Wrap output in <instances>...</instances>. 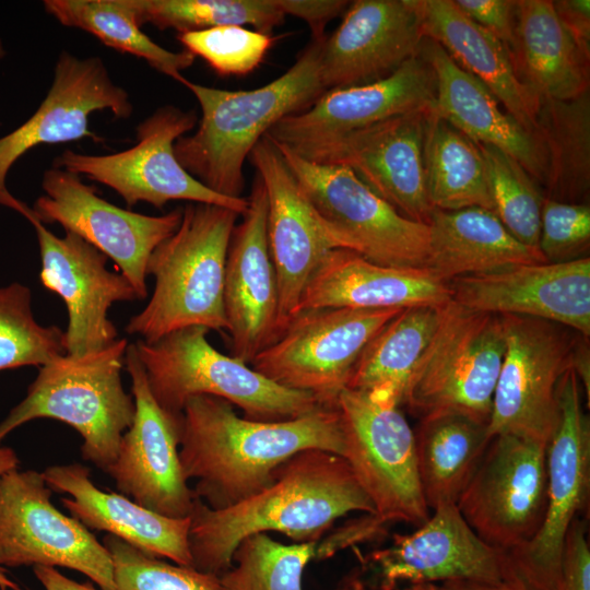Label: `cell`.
Here are the masks:
<instances>
[{"instance_id":"cell-51","label":"cell","mask_w":590,"mask_h":590,"mask_svg":"<svg viewBox=\"0 0 590 590\" xmlns=\"http://www.w3.org/2000/svg\"><path fill=\"white\" fill-rule=\"evenodd\" d=\"M571 369L576 374L579 382L582 384L583 390L587 394V404L590 403V352L588 338L578 333L576 339Z\"/></svg>"},{"instance_id":"cell-20","label":"cell","mask_w":590,"mask_h":590,"mask_svg":"<svg viewBox=\"0 0 590 590\" xmlns=\"http://www.w3.org/2000/svg\"><path fill=\"white\" fill-rule=\"evenodd\" d=\"M125 364L135 412L107 474L118 493L137 504L168 518H188L197 496L179 459L180 416L155 401L134 344H128Z\"/></svg>"},{"instance_id":"cell-50","label":"cell","mask_w":590,"mask_h":590,"mask_svg":"<svg viewBox=\"0 0 590 590\" xmlns=\"http://www.w3.org/2000/svg\"><path fill=\"white\" fill-rule=\"evenodd\" d=\"M33 571L45 590H96L88 583H80L66 577L56 567L34 566Z\"/></svg>"},{"instance_id":"cell-3","label":"cell","mask_w":590,"mask_h":590,"mask_svg":"<svg viewBox=\"0 0 590 590\" xmlns=\"http://www.w3.org/2000/svg\"><path fill=\"white\" fill-rule=\"evenodd\" d=\"M326 36L311 42L278 79L249 91L204 86L181 78L197 98V130L182 135L174 151L179 164L210 190L243 198L244 164L255 145L284 117L308 108L326 88L320 57Z\"/></svg>"},{"instance_id":"cell-2","label":"cell","mask_w":590,"mask_h":590,"mask_svg":"<svg viewBox=\"0 0 590 590\" xmlns=\"http://www.w3.org/2000/svg\"><path fill=\"white\" fill-rule=\"evenodd\" d=\"M353 511L376 515L347 461L324 450L299 451L276 469L270 486L235 505L212 509L196 497L189 529L192 567L220 577L248 535L275 531L295 543L319 541Z\"/></svg>"},{"instance_id":"cell-47","label":"cell","mask_w":590,"mask_h":590,"mask_svg":"<svg viewBox=\"0 0 590 590\" xmlns=\"http://www.w3.org/2000/svg\"><path fill=\"white\" fill-rule=\"evenodd\" d=\"M285 15L305 21L312 39L324 37V27L334 17L345 12L350 2L344 0H280Z\"/></svg>"},{"instance_id":"cell-10","label":"cell","mask_w":590,"mask_h":590,"mask_svg":"<svg viewBox=\"0 0 590 590\" xmlns=\"http://www.w3.org/2000/svg\"><path fill=\"white\" fill-rule=\"evenodd\" d=\"M399 404L374 393L344 389L339 396L344 448L376 516L389 523L421 526L429 517L417 470L414 432Z\"/></svg>"},{"instance_id":"cell-12","label":"cell","mask_w":590,"mask_h":590,"mask_svg":"<svg viewBox=\"0 0 590 590\" xmlns=\"http://www.w3.org/2000/svg\"><path fill=\"white\" fill-rule=\"evenodd\" d=\"M198 122L194 110L173 105L157 108L135 128L137 143L125 151L93 155L64 150L52 167L101 182L115 190L132 208L146 202L163 209L167 202L211 203L243 215L247 198L221 196L192 177L178 162L174 145Z\"/></svg>"},{"instance_id":"cell-36","label":"cell","mask_w":590,"mask_h":590,"mask_svg":"<svg viewBox=\"0 0 590 590\" xmlns=\"http://www.w3.org/2000/svg\"><path fill=\"white\" fill-rule=\"evenodd\" d=\"M538 125L547 155L545 198L586 203L590 191L589 90L570 99H542Z\"/></svg>"},{"instance_id":"cell-14","label":"cell","mask_w":590,"mask_h":590,"mask_svg":"<svg viewBox=\"0 0 590 590\" xmlns=\"http://www.w3.org/2000/svg\"><path fill=\"white\" fill-rule=\"evenodd\" d=\"M547 444L495 435L457 507L488 545L511 553L539 532L547 504Z\"/></svg>"},{"instance_id":"cell-28","label":"cell","mask_w":590,"mask_h":590,"mask_svg":"<svg viewBox=\"0 0 590 590\" xmlns=\"http://www.w3.org/2000/svg\"><path fill=\"white\" fill-rule=\"evenodd\" d=\"M450 299L449 283L428 268L385 267L338 248L329 251L311 274L296 311L321 307H438Z\"/></svg>"},{"instance_id":"cell-23","label":"cell","mask_w":590,"mask_h":590,"mask_svg":"<svg viewBox=\"0 0 590 590\" xmlns=\"http://www.w3.org/2000/svg\"><path fill=\"white\" fill-rule=\"evenodd\" d=\"M227 250L224 311L231 356L250 364L281 332L280 295L267 237L268 200L256 174Z\"/></svg>"},{"instance_id":"cell-29","label":"cell","mask_w":590,"mask_h":590,"mask_svg":"<svg viewBox=\"0 0 590 590\" xmlns=\"http://www.w3.org/2000/svg\"><path fill=\"white\" fill-rule=\"evenodd\" d=\"M43 474L51 491L70 496L61 499L62 505L87 529L105 531L150 555L192 567L190 517L168 518L120 493L104 492L81 463L51 465Z\"/></svg>"},{"instance_id":"cell-41","label":"cell","mask_w":590,"mask_h":590,"mask_svg":"<svg viewBox=\"0 0 590 590\" xmlns=\"http://www.w3.org/2000/svg\"><path fill=\"white\" fill-rule=\"evenodd\" d=\"M477 146L486 165L494 213L518 240L539 249L544 197L536 181L502 150L488 144Z\"/></svg>"},{"instance_id":"cell-13","label":"cell","mask_w":590,"mask_h":590,"mask_svg":"<svg viewBox=\"0 0 590 590\" xmlns=\"http://www.w3.org/2000/svg\"><path fill=\"white\" fill-rule=\"evenodd\" d=\"M499 316L505 353L488 435L512 434L547 444L558 421V386L571 369L578 333L553 321Z\"/></svg>"},{"instance_id":"cell-54","label":"cell","mask_w":590,"mask_h":590,"mask_svg":"<svg viewBox=\"0 0 590 590\" xmlns=\"http://www.w3.org/2000/svg\"><path fill=\"white\" fill-rule=\"evenodd\" d=\"M403 590H437V586L435 583H421L405 587Z\"/></svg>"},{"instance_id":"cell-27","label":"cell","mask_w":590,"mask_h":590,"mask_svg":"<svg viewBox=\"0 0 590 590\" xmlns=\"http://www.w3.org/2000/svg\"><path fill=\"white\" fill-rule=\"evenodd\" d=\"M418 55L436 81L434 114L477 144L495 146L516 160L538 182L545 184L547 155L540 133L523 128L502 109L493 93L459 67L436 42L424 37Z\"/></svg>"},{"instance_id":"cell-7","label":"cell","mask_w":590,"mask_h":590,"mask_svg":"<svg viewBox=\"0 0 590 590\" xmlns=\"http://www.w3.org/2000/svg\"><path fill=\"white\" fill-rule=\"evenodd\" d=\"M504 353L500 316L450 299L439 307L403 403L420 420L460 414L488 425Z\"/></svg>"},{"instance_id":"cell-43","label":"cell","mask_w":590,"mask_h":590,"mask_svg":"<svg viewBox=\"0 0 590 590\" xmlns=\"http://www.w3.org/2000/svg\"><path fill=\"white\" fill-rule=\"evenodd\" d=\"M185 50L203 59L221 76L246 75L256 70L275 38L240 25H223L179 33Z\"/></svg>"},{"instance_id":"cell-38","label":"cell","mask_w":590,"mask_h":590,"mask_svg":"<svg viewBox=\"0 0 590 590\" xmlns=\"http://www.w3.org/2000/svg\"><path fill=\"white\" fill-rule=\"evenodd\" d=\"M347 547L338 530L322 542L282 544L267 533L246 536L236 547L232 567L220 576L223 590H303L306 566Z\"/></svg>"},{"instance_id":"cell-6","label":"cell","mask_w":590,"mask_h":590,"mask_svg":"<svg viewBox=\"0 0 590 590\" xmlns=\"http://www.w3.org/2000/svg\"><path fill=\"white\" fill-rule=\"evenodd\" d=\"M127 346L118 339L101 351L64 354L40 367L26 397L0 423V441L30 421L58 420L82 437L83 459L107 473L135 412L121 380Z\"/></svg>"},{"instance_id":"cell-24","label":"cell","mask_w":590,"mask_h":590,"mask_svg":"<svg viewBox=\"0 0 590 590\" xmlns=\"http://www.w3.org/2000/svg\"><path fill=\"white\" fill-rule=\"evenodd\" d=\"M451 299L482 312L553 321L589 338L590 259L540 262L448 282Z\"/></svg>"},{"instance_id":"cell-31","label":"cell","mask_w":590,"mask_h":590,"mask_svg":"<svg viewBox=\"0 0 590 590\" xmlns=\"http://www.w3.org/2000/svg\"><path fill=\"white\" fill-rule=\"evenodd\" d=\"M509 54L521 82L541 101L570 99L589 90L590 54L564 27L553 1L517 0Z\"/></svg>"},{"instance_id":"cell-35","label":"cell","mask_w":590,"mask_h":590,"mask_svg":"<svg viewBox=\"0 0 590 590\" xmlns=\"http://www.w3.org/2000/svg\"><path fill=\"white\" fill-rule=\"evenodd\" d=\"M424 164L434 209L482 208L494 213L486 165L477 144L434 110L426 123Z\"/></svg>"},{"instance_id":"cell-5","label":"cell","mask_w":590,"mask_h":590,"mask_svg":"<svg viewBox=\"0 0 590 590\" xmlns=\"http://www.w3.org/2000/svg\"><path fill=\"white\" fill-rule=\"evenodd\" d=\"M209 331L190 326L134 344L150 391L165 411L180 416L187 400L202 394L222 398L245 417L266 422L297 418L324 406L314 396L281 387L219 352L206 338Z\"/></svg>"},{"instance_id":"cell-25","label":"cell","mask_w":590,"mask_h":590,"mask_svg":"<svg viewBox=\"0 0 590 590\" xmlns=\"http://www.w3.org/2000/svg\"><path fill=\"white\" fill-rule=\"evenodd\" d=\"M435 96L434 72L417 55L379 81L327 90L305 110L276 122L264 137L295 150L396 116L434 110Z\"/></svg>"},{"instance_id":"cell-40","label":"cell","mask_w":590,"mask_h":590,"mask_svg":"<svg viewBox=\"0 0 590 590\" xmlns=\"http://www.w3.org/2000/svg\"><path fill=\"white\" fill-rule=\"evenodd\" d=\"M64 354V331L35 320L31 290L20 283L0 287V371L40 368Z\"/></svg>"},{"instance_id":"cell-8","label":"cell","mask_w":590,"mask_h":590,"mask_svg":"<svg viewBox=\"0 0 590 590\" xmlns=\"http://www.w3.org/2000/svg\"><path fill=\"white\" fill-rule=\"evenodd\" d=\"M402 309L298 310L252 359L251 368L281 387L309 393L322 405L337 408L365 346Z\"/></svg>"},{"instance_id":"cell-34","label":"cell","mask_w":590,"mask_h":590,"mask_svg":"<svg viewBox=\"0 0 590 590\" xmlns=\"http://www.w3.org/2000/svg\"><path fill=\"white\" fill-rule=\"evenodd\" d=\"M439 307L403 308L388 321L365 346L347 388L403 404L410 380L436 329Z\"/></svg>"},{"instance_id":"cell-1","label":"cell","mask_w":590,"mask_h":590,"mask_svg":"<svg viewBox=\"0 0 590 590\" xmlns=\"http://www.w3.org/2000/svg\"><path fill=\"white\" fill-rule=\"evenodd\" d=\"M343 426L338 408L266 422L240 417L213 396L187 400L180 415L179 459L193 492L212 509L235 505L270 486L276 469L308 449L342 457Z\"/></svg>"},{"instance_id":"cell-4","label":"cell","mask_w":590,"mask_h":590,"mask_svg":"<svg viewBox=\"0 0 590 590\" xmlns=\"http://www.w3.org/2000/svg\"><path fill=\"white\" fill-rule=\"evenodd\" d=\"M238 216L211 203L188 202L182 208L178 228L149 259L154 291L148 305L129 320L128 333L152 342L190 326L227 331L224 275Z\"/></svg>"},{"instance_id":"cell-32","label":"cell","mask_w":590,"mask_h":590,"mask_svg":"<svg viewBox=\"0 0 590 590\" xmlns=\"http://www.w3.org/2000/svg\"><path fill=\"white\" fill-rule=\"evenodd\" d=\"M427 225L426 268L446 282L519 264L547 262L539 249L518 240L486 209H434Z\"/></svg>"},{"instance_id":"cell-16","label":"cell","mask_w":590,"mask_h":590,"mask_svg":"<svg viewBox=\"0 0 590 590\" xmlns=\"http://www.w3.org/2000/svg\"><path fill=\"white\" fill-rule=\"evenodd\" d=\"M42 187L44 194L31 208L33 215L44 225L60 224L103 252L138 299L145 298L149 259L178 228L182 208L157 216L132 212L101 198L81 176L55 167L45 170Z\"/></svg>"},{"instance_id":"cell-18","label":"cell","mask_w":590,"mask_h":590,"mask_svg":"<svg viewBox=\"0 0 590 590\" xmlns=\"http://www.w3.org/2000/svg\"><path fill=\"white\" fill-rule=\"evenodd\" d=\"M432 111L396 116L290 150L309 162L350 168L401 215L427 224L434 208L427 193L424 143Z\"/></svg>"},{"instance_id":"cell-26","label":"cell","mask_w":590,"mask_h":590,"mask_svg":"<svg viewBox=\"0 0 590 590\" xmlns=\"http://www.w3.org/2000/svg\"><path fill=\"white\" fill-rule=\"evenodd\" d=\"M423 38L416 0L353 1L323 40L322 84L327 91L385 79L418 55Z\"/></svg>"},{"instance_id":"cell-9","label":"cell","mask_w":590,"mask_h":590,"mask_svg":"<svg viewBox=\"0 0 590 590\" xmlns=\"http://www.w3.org/2000/svg\"><path fill=\"white\" fill-rule=\"evenodd\" d=\"M275 145L344 249L385 267L426 268L427 224L401 215L350 168L309 162L286 146Z\"/></svg>"},{"instance_id":"cell-44","label":"cell","mask_w":590,"mask_h":590,"mask_svg":"<svg viewBox=\"0 0 590 590\" xmlns=\"http://www.w3.org/2000/svg\"><path fill=\"white\" fill-rule=\"evenodd\" d=\"M590 244V206L588 203L562 202L544 197L539 250L547 262L582 258Z\"/></svg>"},{"instance_id":"cell-30","label":"cell","mask_w":590,"mask_h":590,"mask_svg":"<svg viewBox=\"0 0 590 590\" xmlns=\"http://www.w3.org/2000/svg\"><path fill=\"white\" fill-rule=\"evenodd\" d=\"M423 35L480 80L523 128L539 132L541 99L519 79L506 45L467 17L452 0H416Z\"/></svg>"},{"instance_id":"cell-37","label":"cell","mask_w":590,"mask_h":590,"mask_svg":"<svg viewBox=\"0 0 590 590\" xmlns=\"http://www.w3.org/2000/svg\"><path fill=\"white\" fill-rule=\"evenodd\" d=\"M44 8L61 25L85 31L104 45L141 58L178 82L181 71L194 62L189 51L167 50L141 31L127 0H45Z\"/></svg>"},{"instance_id":"cell-15","label":"cell","mask_w":590,"mask_h":590,"mask_svg":"<svg viewBox=\"0 0 590 590\" xmlns=\"http://www.w3.org/2000/svg\"><path fill=\"white\" fill-rule=\"evenodd\" d=\"M43 472L12 470L0 477V566L66 567L102 590H115L109 551L51 503Z\"/></svg>"},{"instance_id":"cell-52","label":"cell","mask_w":590,"mask_h":590,"mask_svg":"<svg viewBox=\"0 0 590 590\" xmlns=\"http://www.w3.org/2000/svg\"><path fill=\"white\" fill-rule=\"evenodd\" d=\"M20 460L12 448L0 446V477L5 473L17 469Z\"/></svg>"},{"instance_id":"cell-19","label":"cell","mask_w":590,"mask_h":590,"mask_svg":"<svg viewBox=\"0 0 590 590\" xmlns=\"http://www.w3.org/2000/svg\"><path fill=\"white\" fill-rule=\"evenodd\" d=\"M4 206L21 213L34 226L39 246L43 285L58 294L68 311L66 354L82 356L118 340L108 310L116 302L138 299L130 282L106 268L107 257L80 236L52 234L31 208L11 196Z\"/></svg>"},{"instance_id":"cell-22","label":"cell","mask_w":590,"mask_h":590,"mask_svg":"<svg viewBox=\"0 0 590 590\" xmlns=\"http://www.w3.org/2000/svg\"><path fill=\"white\" fill-rule=\"evenodd\" d=\"M103 110L117 119H128L133 110L128 92L113 81L102 58H79L61 51L39 107L24 123L0 138V201L10 194L8 173L33 148L84 138L101 142L102 138L90 130L88 118Z\"/></svg>"},{"instance_id":"cell-46","label":"cell","mask_w":590,"mask_h":590,"mask_svg":"<svg viewBox=\"0 0 590 590\" xmlns=\"http://www.w3.org/2000/svg\"><path fill=\"white\" fill-rule=\"evenodd\" d=\"M470 20L503 42L508 50L515 39L517 0H452Z\"/></svg>"},{"instance_id":"cell-48","label":"cell","mask_w":590,"mask_h":590,"mask_svg":"<svg viewBox=\"0 0 590 590\" xmlns=\"http://www.w3.org/2000/svg\"><path fill=\"white\" fill-rule=\"evenodd\" d=\"M555 12L579 47L590 54V1H553Z\"/></svg>"},{"instance_id":"cell-42","label":"cell","mask_w":590,"mask_h":590,"mask_svg":"<svg viewBox=\"0 0 590 590\" xmlns=\"http://www.w3.org/2000/svg\"><path fill=\"white\" fill-rule=\"evenodd\" d=\"M103 544L113 558L115 590H223L219 576L167 563L111 534Z\"/></svg>"},{"instance_id":"cell-33","label":"cell","mask_w":590,"mask_h":590,"mask_svg":"<svg viewBox=\"0 0 590 590\" xmlns=\"http://www.w3.org/2000/svg\"><path fill=\"white\" fill-rule=\"evenodd\" d=\"M487 424L460 414L421 420L415 436L417 470L429 509L457 504L488 446Z\"/></svg>"},{"instance_id":"cell-39","label":"cell","mask_w":590,"mask_h":590,"mask_svg":"<svg viewBox=\"0 0 590 590\" xmlns=\"http://www.w3.org/2000/svg\"><path fill=\"white\" fill-rule=\"evenodd\" d=\"M133 17L142 27L179 33L223 25H249L271 35L284 22L280 0H127Z\"/></svg>"},{"instance_id":"cell-17","label":"cell","mask_w":590,"mask_h":590,"mask_svg":"<svg viewBox=\"0 0 590 590\" xmlns=\"http://www.w3.org/2000/svg\"><path fill=\"white\" fill-rule=\"evenodd\" d=\"M557 399L558 421L546 446L544 519L528 544L508 554L518 576L534 590H555L565 536L587 507L590 491V421L573 369L563 376Z\"/></svg>"},{"instance_id":"cell-49","label":"cell","mask_w":590,"mask_h":590,"mask_svg":"<svg viewBox=\"0 0 590 590\" xmlns=\"http://www.w3.org/2000/svg\"><path fill=\"white\" fill-rule=\"evenodd\" d=\"M437 586V585H436ZM437 590H534L518 574L495 581L449 580L437 586Z\"/></svg>"},{"instance_id":"cell-45","label":"cell","mask_w":590,"mask_h":590,"mask_svg":"<svg viewBox=\"0 0 590 590\" xmlns=\"http://www.w3.org/2000/svg\"><path fill=\"white\" fill-rule=\"evenodd\" d=\"M555 590H590V548L587 523L576 518L565 536Z\"/></svg>"},{"instance_id":"cell-55","label":"cell","mask_w":590,"mask_h":590,"mask_svg":"<svg viewBox=\"0 0 590 590\" xmlns=\"http://www.w3.org/2000/svg\"><path fill=\"white\" fill-rule=\"evenodd\" d=\"M7 55V50L4 48L3 42L0 39V60L3 59Z\"/></svg>"},{"instance_id":"cell-11","label":"cell","mask_w":590,"mask_h":590,"mask_svg":"<svg viewBox=\"0 0 590 590\" xmlns=\"http://www.w3.org/2000/svg\"><path fill=\"white\" fill-rule=\"evenodd\" d=\"M517 574L508 553L497 550L470 528L456 504H442L410 534L367 554L340 590H397L449 580L495 581Z\"/></svg>"},{"instance_id":"cell-53","label":"cell","mask_w":590,"mask_h":590,"mask_svg":"<svg viewBox=\"0 0 590 590\" xmlns=\"http://www.w3.org/2000/svg\"><path fill=\"white\" fill-rule=\"evenodd\" d=\"M0 589L1 590H21L19 585L9 578L8 571L0 566Z\"/></svg>"},{"instance_id":"cell-21","label":"cell","mask_w":590,"mask_h":590,"mask_svg":"<svg viewBox=\"0 0 590 590\" xmlns=\"http://www.w3.org/2000/svg\"><path fill=\"white\" fill-rule=\"evenodd\" d=\"M248 158L267 192V237L278 280L283 329L296 312L321 260L329 251L344 247L319 217L281 151L269 138L263 137Z\"/></svg>"}]
</instances>
